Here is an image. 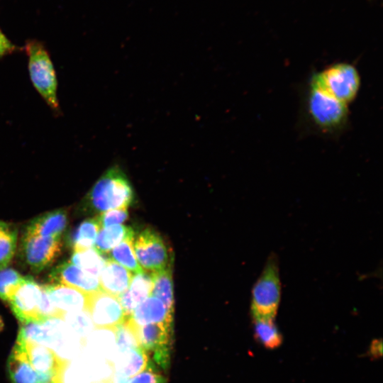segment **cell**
I'll use <instances>...</instances> for the list:
<instances>
[{"mask_svg": "<svg viewBox=\"0 0 383 383\" xmlns=\"http://www.w3.org/2000/svg\"><path fill=\"white\" fill-rule=\"evenodd\" d=\"M134 199L132 185L118 165L110 167L96 182L87 195V201L95 211L126 209Z\"/></svg>", "mask_w": 383, "mask_h": 383, "instance_id": "cell-1", "label": "cell"}, {"mask_svg": "<svg viewBox=\"0 0 383 383\" xmlns=\"http://www.w3.org/2000/svg\"><path fill=\"white\" fill-rule=\"evenodd\" d=\"M305 108L311 123L323 133H337L349 121L348 105L309 83Z\"/></svg>", "mask_w": 383, "mask_h": 383, "instance_id": "cell-2", "label": "cell"}, {"mask_svg": "<svg viewBox=\"0 0 383 383\" xmlns=\"http://www.w3.org/2000/svg\"><path fill=\"white\" fill-rule=\"evenodd\" d=\"M30 81L38 93L55 112L59 113L57 79L50 56L43 43L30 40L26 43Z\"/></svg>", "mask_w": 383, "mask_h": 383, "instance_id": "cell-3", "label": "cell"}, {"mask_svg": "<svg viewBox=\"0 0 383 383\" xmlns=\"http://www.w3.org/2000/svg\"><path fill=\"white\" fill-rule=\"evenodd\" d=\"M281 300L279 262L275 255L267 259L252 289L251 315L253 320H274Z\"/></svg>", "mask_w": 383, "mask_h": 383, "instance_id": "cell-4", "label": "cell"}, {"mask_svg": "<svg viewBox=\"0 0 383 383\" xmlns=\"http://www.w3.org/2000/svg\"><path fill=\"white\" fill-rule=\"evenodd\" d=\"M309 83L348 105L360 91L361 77L354 65L339 62L314 72Z\"/></svg>", "mask_w": 383, "mask_h": 383, "instance_id": "cell-5", "label": "cell"}, {"mask_svg": "<svg viewBox=\"0 0 383 383\" xmlns=\"http://www.w3.org/2000/svg\"><path fill=\"white\" fill-rule=\"evenodd\" d=\"M27 335L30 342L48 347L65 362L75 357L79 350V338L60 318L33 323Z\"/></svg>", "mask_w": 383, "mask_h": 383, "instance_id": "cell-6", "label": "cell"}, {"mask_svg": "<svg viewBox=\"0 0 383 383\" xmlns=\"http://www.w3.org/2000/svg\"><path fill=\"white\" fill-rule=\"evenodd\" d=\"M136 259L148 272H157L171 267L170 252L162 237L154 230L142 231L133 241Z\"/></svg>", "mask_w": 383, "mask_h": 383, "instance_id": "cell-7", "label": "cell"}, {"mask_svg": "<svg viewBox=\"0 0 383 383\" xmlns=\"http://www.w3.org/2000/svg\"><path fill=\"white\" fill-rule=\"evenodd\" d=\"M140 346L148 353H152L155 362L166 370L170 363L172 325L152 323L136 326Z\"/></svg>", "mask_w": 383, "mask_h": 383, "instance_id": "cell-8", "label": "cell"}, {"mask_svg": "<svg viewBox=\"0 0 383 383\" xmlns=\"http://www.w3.org/2000/svg\"><path fill=\"white\" fill-rule=\"evenodd\" d=\"M87 311L96 328L113 329L127 317L118 297L101 290L89 294Z\"/></svg>", "mask_w": 383, "mask_h": 383, "instance_id": "cell-9", "label": "cell"}, {"mask_svg": "<svg viewBox=\"0 0 383 383\" xmlns=\"http://www.w3.org/2000/svg\"><path fill=\"white\" fill-rule=\"evenodd\" d=\"M61 238L43 237L24 233L22 250L26 263L34 272H40L51 265L60 253Z\"/></svg>", "mask_w": 383, "mask_h": 383, "instance_id": "cell-10", "label": "cell"}, {"mask_svg": "<svg viewBox=\"0 0 383 383\" xmlns=\"http://www.w3.org/2000/svg\"><path fill=\"white\" fill-rule=\"evenodd\" d=\"M42 290V286L32 277H26L24 282L9 299L10 306L21 323L45 321L40 312Z\"/></svg>", "mask_w": 383, "mask_h": 383, "instance_id": "cell-11", "label": "cell"}, {"mask_svg": "<svg viewBox=\"0 0 383 383\" xmlns=\"http://www.w3.org/2000/svg\"><path fill=\"white\" fill-rule=\"evenodd\" d=\"M16 345L24 353L30 365L39 373L55 377V383L67 362L43 345L16 340Z\"/></svg>", "mask_w": 383, "mask_h": 383, "instance_id": "cell-12", "label": "cell"}, {"mask_svg": "<svg viewBox=\"0 0 383 383\" xmlns=\"http://www.w3.org/2000/svg\"><path fill=\"white\" fill-rule=\"evenodd\" d=\"M51 277L58 284L76 288L88 294L101 290L98 277L84 271L70 262L57 267Z\"/></svg>", "mask_w": 383, "mask_h": 383, "instance_id": "cell-13", "label": "cell"}, {"mask_svg": "<svg viewBox=\"0 0 383 383\" xmlns=\"http://www.w3.org/2000/svg\"><path fill=\"white\" fill-rule=\"evenodd\" d=\"M13 383H55V377L38 372L28 362L23 350L15 345L8 361Z\"/></svg>", "mask_w": 383, "mask_h": 383, "instance_id": "cell-14", "label": "cell"}, {"mask_svg": "<svg viewBox=\"0 0 383 383\" xmlns=\"http://www.w3.org/2000/svg\"><path fill=\"white\" fill-rule=\"evenodd\" d=\"M43 286L55 308L62 314L65 312L87 310L88 294L58 283Z\"/></svg>", "mask_w": 383, "mask_h": 383, "instance_id": "cell-15", "label": "cell"}, {"mask_svg": "<svg viewBox=\"0 0 383 383\" xmlns=\"http://www.w3.org/2000/svg\"><path fill=\"white\" fill-rule=\"evenodd\" d=\"M136 326L152 323L172 325L173 312L157 297L149 296L128 316Z\"/></svg>", "mask_w": 383, "mask_h": 383, "instance_id": "cell-16", "label": "cell"}, {"mask_svg": "<svg viewBox=\"0 0 383 383\" xmlns=\"http://www.w3.org/2000/svg\"><path fill=\"white\" fill-rule=\"evenodd\" d=\"M152 279L150 272L135 274L127 289L118 296L126 314L130 316L135 308L152 294Z\"/></svg>", "mask_w": 383, "mask_h": 383, "instance_id": "cell-17", "label": "cell"}, {"mask_svg": "<svg viewBox=\"0 0 383 383\" xmlns=\"http://www.w3.org/2000/svg\"><path fill=\"white\" fill-rule=\"evenodd\" d=\"M67 212L57 209L32 220L25 233L43 237L60 238L67 225Z\"/></svg>", "mask_w": 383, "mask_h": 383, "instance_id": "cell-18", "label": "cell"}, {"mask_svg": "<svg viewBox=\"0 0 383 383\" xmlns=\"http://www.w3.org/2000/svg\"><path fill=\"white\" fill-rule=\"evenodd\" d=\"M132 277L129 270L107 259L99 276L101 290L118 297L129 287Z\"/></svg>", "mask_w": 383, "mask_h": 383, "instance_id": "cell-19", "label": "cell"}, {"mask_svg": "<svg viewBox=\"0 0 383 383\" xmlns=\"http://www.w3.org/2000/svg\"><path fill=\"white\" fill-rule=\"evenodd\" d=\"M150 363L148 353L140 346L118 354L117 378L128 380L146 369Z\"/></svg>", "mask_w": 383, "mask_h": 383, "instance_id": "cell-20", "label": "cell"}, {"mask_svg": "<svg viewBox=\"0 0 383 383\" xmlns=\"http://www.w3.org/2000/svg\"><path fill=\"white\" fill-rule=\"evenodd\" d=\"M134 236L133 230L123 225L101 228L94 243V248L103 255L127 238Z\"/></svg>", "mask_w": 383, "mask_h": 383, "instance_id": "cell-21", "label": "cell"}, {"mask_svg": "<svg viewBox=\"0 0 383 383\" xmlns=\"http://www.w3.org/2000/svg\"><path fill=\"white\" fill-rule=\"evenodd\" d=\"M101 228L97 216L82 222L71 236L70 242L74 251L91 248L94 246Z\"/></svg>", "mask_w": 383, "mask_h": 383, "instance_id": "cell-22", "label": "cell"}, {"mask_svg": "<svg viewBox=\"0 0 383 383\" xmlns=\"http://www.w3.org/2000/svg\"><path fill=\"white\" fill-rule=\"evenodd\" d=\"M152 295L159 299L172 312L174 311V292L171 267L151 273Z\"/></svg>", "mask_w": 383, "mask_h": 383, "instance_id": "cell-23", "label": "cell"}, {"mask_svg": "<svg viewBox=\"0 0 383 383\" xmlns=\"http://www.w3.org/2000/svg\"><path fill=\"white\" fill-rule=\"evenodd\" d=\"M274 320H253L254 337L266 349H275L282 343V335Z\"/></svg>", "mask_w": 383, "mask_h": 383, "instance_id": "cell-24", "label": "cell"}, {"mask_svg": "<svg viewBox=\"0 0 383 383\" xmlns=\"http://www.w3.org/2000/svg\"><path fill=\"white\" fill-rule=\"evenodd\" d=\"M107 259L95 248L74 251L70 262L99 277Z\"/></svg>", "mask_w": 383, "mask_h": 383, "instance_id": "cell-25", "label": "cell"}, {"mask_svg": "<svg viewBox=\"0 0 383 383\" xmlns=\"http://www.w3.org/2000/svg\"><path fill=\"white\" fill-rule=\"evenodd\" d=\"M134 236L126 238L109 252V258L135 274L143 272L133 250Z\"/></svg>", "mask_w": 383, "mask_h": 383, "instance_id": "cell-26", "label": "cell"}, {"mask_svg": "<svg viewBox=\"0 0 383 383\" xmlns=\"http://www.w3.org/2000/svg\"><path fill=\"white\" fill-rule=\"evenodd\" d=\"M16 243L15 226L0 221V270L6 268L12 260Z\"/></svg>", "mask_w": 383, "mask_h": 383, "instance_id": "cell-27", "label": "cell"}, {"mask_svg": "<svg viewBox=\"0 0 383 383\" xmlns=\"http://www.w3.org/2000/svg\"><path fill=\"white\" fill-rule=\"evenodd\" d=\"M118 354L126 353L140 346L135 330V325L127 316L126 319L113 328Z\"/></svg>", "mask_w": 383, "mask_h": 383, "instance_id": "cell-28", "label": "cell"}, {"mask_svg": "<svg viewBox=\"0 0 383 383\" xmlns=\"http://www.w3.org/2000/svg\"><path fill=\"white\" fill-rule=\"evenodd\" d=\"M61 319L79 339L87 338L95 328L87 310L63 313Z\"/></svg>", "mask_w": 383, "mask_h": 383, "instance_id": "cell-29", "label": "cell"}, {"mask_svg": "<svg viewBox=\"0 0 383 383\" xmlns=\"http://www.w3.org/2000/svg\"><path fill=\"white\" fill-rule=\"evenodd\" d=\"M25 279L26 277L12 268L0 270V299L9 301Z\"/></svg>", "mask_w": 383, "mask_h": 383, "instance_id": "cell-30", "label": "cell"}, {"mask_svg": "<svg viewBox=\"0 0 383 383\" xmlns=\"http://www.w3.org/2000/svg\"><path fill=\"white\" fill-rule=\"evenodd\" d=\"M128 216V213L126 209H117L103 212L97 218L101 227L106 228L123 223Z\"/></svg>", "mask_w": 383, "mask_h": 383, "instance_id": "cell-31", "label": "cell"}, {"mask_svg": "<svg viewBox=\"0 0 383 383\" xmlns=\"http://www.w3.org/2000/svg\"><path fill=\"white\" fill-rule=\"evenodd\" d=\"M128 383H166V379L150 363L146 369L129 379Z\"/></svg>", "mask_w": 383, "mask_h": 383, "instance_id": "cell-32", "label": "cell"}, {"mask_svg": "<svg viewBox=\"0 0 383 383\" xmlns=\"http://www.w3.org/2000/svg\"><path fill=\"white\" fill-rule=\"evenodd\" d=\"M18 48L0 28V57L15 52Z\"/></svg>", "mask_w": 383, "mask_h": 383, "instance_id": "cell-33", "label": "cell"}, {"mask_svg": "<svg viewBox=\"0 0 383 383\" xmlns=\"http://www.w3.org/2000/svg\"><path fill=\"white\" fill-rule=\"evenodd\" d=\"M1 320H0V327H1Z\"/></svg>", "mask_w": 383, "mask_h": 383, "instance_id": "cell-34", "label": "cell"}]
</instances>
